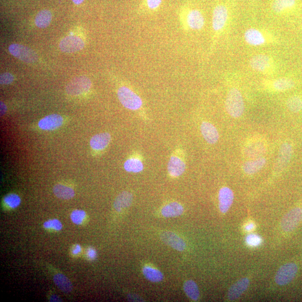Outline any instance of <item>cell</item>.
Instances as JSON below:
<instances>
[{"instance_id":"obj_1","label":"cell","mask_w":302,"mask_h":302,"mask_svg":"<svg viewBox=\"0 0 302 302\" xmlns=\"http://www.w3.org/2000/svg\"><path fill=\"white\" fill-rule=\"evenodd\" d=\"M225 107L227 112L231 117H241L245 110V105L242 95L238 89L232 88L229 91L226 99Z\"/></svg>"},{"instance_id":"obj_2","label":"cell","mask_w":302,"mask_h":302,"mask_svg":"<svg viewBox=\"0 0 302 302\" xmlns=\"http://www.w3.org/2000/svg\"><path fill=\"white\" fill-rule=\"evenodd\" d=\"M267 150V144L262 136H254L248 139L244 144L242 152L244 156L250 159L262 157Z\"/></svg>"},{"instance_id":"obj_3","label":"cell","mask_w":302,"mask_h":302,"mask_svg":"<svg viewBox=\"0 0 302 302\" xmlns=\"http://www.w3.org/2000/svg\"><path fill=\"white\" fill-rule=\"evenodd\" d=\"M118 97L121 104L128 109L137 110L143 105L142 99L127 87L122 86L118 89Z\"/></svg>"},{"instance_id":"obj_4","label":"cell","mask_w":302,"mask_h":302,"mask_svg":"<svg viewBox=\"0 0 302 302\" xmlns=\"http://www.w3.org/2000/svg\"><path fill=\"white\" fill-rule=\"evenodd\" d=\"M11 55L27 64H33L38 60V56L30 48L19 44H12L9 47Z\"/></svg>"},{"instance_id":"obj_5","label":"cell","mask_w":302,"mask_h":302,"mask_svg":"<svg viewBox=\"0 0 302 302\" xmlns=\"http://www.w3.org/2000/svg\"><path fill=\"white\" fill-rule=\"evenodd\" d=\"M299 268L295 263H288L281 266L278 271L275 278V281L277 284L280 286H284L291 283L295 278Z\"/></svg>"},{"instance_id":"obj_6","label":"cell","mask_w":302,"mask_h":302,"mask_svg":"<svg viewBox=\"0 0 302 302\" xmlns=\"http://www.w3.org/2000/svg\"><path fill=\"white\" fill-rule=\"evenodd\" d=\"M302 221V208L296 207L289 211L283 217L281 227L285 233L295 230Z\"/></svg>"},{"instance_id":"obj_7","label":"cell","mask_w":302,"mask_h":302,"mask_svg":"<svg viewBox=\"0 0 302 302\" xmlns=\"http://www.w3.org/2000/svg\"><path fill=\"white\" fill-rule=\"evenodd\" d=\"M92 81L88 77L79 76L74 78L66 86L67 93L72 96H77L88 92L92 87Z\"/></svg>"},{"instance_id":"obj_8","label":"cell","mask_w":302,"mask_h":302,"mask_svg":"<svg viewBox=\"0 0 302 302\" xmlns=\"http://www.w3.org/2000/svg\"><path fill=\"white\" fill-rule=\"evenodd\" d=\"M84 46V41L80 37L74 35L65 37L59 45L62 52L68 53L80 51Z\"/></svg>"},{"instance_id":"obj_9","label":"cell","mask_w":302,"mask_h":302,"mask_svg":"<svg viewBox=\"0 0 302 302\" xmlns=\"http://www.w3.org/2000/svg\"><path fill=\"white\" fill-rule=\"evenodd\" d=\"M229 17V11L227 7L219 4L214 8L213 12L212 27L213 30L218 32L224 28Z\"/></svg>"},{"instance_id":"obj_10","label":"cell","mask_w":302,"mask_h":302,"mask_svg":"<svg viewBox=\"0 0 302 302\" xmlns=\"http://www.w3.org/2000/svg\"><path fill=\"white\" fill-rule=\"evenodd\" d=\"M293 152V149L291 143L285 142L281 144L275 165L277 170H281L287 166L292 159Z\"/></svg>"},{"instance_id":"obj_11","label":"cell","mask_w":302,"mask_h":302,"mask_svg":"<svg viewBox=\"0 0 302 302\" xmlns=\"http://www.w3.org/2000/svg\"><path fill=\"white\" fill-rule=\"evenodd\" d=\"M219 207L221 213L228 212L233 203L234 194L233 190L229 187H223L219 190L218 194Z\"/></svg>"},{"instance_id":"obj_12","label":"cell","mask_w":302,"mask_h":302,"mask_svg":"<svg viewBox=\"0 0 302 302\" xmlns=\"http://www.w3.org/2000/svg\"><path fill=\"white\" fill-rule=\"evenodd\" d=\"M161 239L167 245L176 250L183 251L185 249L186 243L184 240L172 232H164L161 235Z\"/></svg>"},{"instance_id":"obj_13","label":"cell","mask_w":302,"mask_h":302,"mask_svg":"<svg viewBox=\"0 0 302 302\" xmlns=\"http://www.w3.org/2000/svg\"><path fill=\"white\" fill-rule=\"evenodd\" d=\"M64 123V119L59 114H51L46 116L41 119L38 123V126L43 130L52 131L57 129Z\"/></svg>"},{"instance_id":"obj_14","label":"cell","mask_w":302,"mask_h":302,"mask_svg":"<svg viewBox=\"0 0 302 302\" xmlns=\"http://www.w3.org/2000/svg\"><path fill=\"white\" fill-rule=\"evenodd\" d=\"M188 27L193 30H200L204 26V18L201 12L197 9H190L186 16Z\"/></svg>"},{"instance_id":"obj_15","label":"cell","mask_w":302,"mask_h":302,"mask_svg":"<svg viewBox=\"0 0 302 302\" xmlns=\"http://www.w3.org/2000/svg\"><path fill=\"white\" fill-rule=\"evenodd\" d=\"M201 131L205 141L209 144H216L218 141L219 138L218 131L212 123L207 122H202Z\"/></svg>"},{"instance_id":"obj_16","label":"cell","mask_w":302,"mask_h":302,"mask_svg":"<svg viewBox=\"0 0 302 302\" xmlns=\"http://www.w3.org/2000/svg\"><path fill=\"white\" fill-rule=\"evenodd\" d=\"M250 65L255 71L264 72L270 67L271 60L268 56L260 54L252 58Z\"/></svg>"},{"instance_id":"obj_17","label":"cell","mask_w":302,"mask_h":302,"mask_svg":"<svg viewBox=\"0 0 302 302\" xmlns=\"http://www.w3.org/2000/svg\"><path fill=\"white\" fill-rule=\"evenodd\" d=\"M250 284V280L247 278L239 280L232 286L228 292V299L230 301H235L241 297L245 292Z\"/></svg>"},{"instance_id":"obj_18","label":"cell","mask_w":302,"mask_h":302,"mask_svg":"<svg viewBox=\"0 0 302 302\" xmlns=\"http://www.w3.org/2000/svg\"><path fill=\"white\" fill-rule=\"evenodd\" d=\"M168 169L169 175L174 177H179L185 172L186 165L180 157L172 156L169 160Z\"/></svg>"},{"instance_id":"obj_19","label":"cell","mask_w":302,"mask_h":302,"mask_svg":"<svg viewBox=\"0 0 302 302\" xmlns=\"http://www.w3.org/2000/svg\"><path fill=\"white\" fill-rule=\"evenodd\" d=\"M266 163L267 160L263 157L251 159L243 164L242 169L247 175H254L260 171L265 167Z\"/></svg>"},{"instance_id":"obj_20","label":"cell","mask_w":302,"mask_h":302,"mask_svg":"<svg viewBox=\"0 0 302 302\" xmlns=\"http://www.w3.org/2000/svg\"><path fill=\"white\" fill-rule=\"evenodd\" d=\"M244 38L247 44L253 46H260L266 42L263 33L254 28L247 30L244 34Z\"/></svg>"},{"instance_id":"obj_21","label":"cell","mask_w":302,"mask_h":302,"mask_svg":"<svg viewBox=\"0 0 302 302\" xmlns=\"http://www.w3.org/2000/svg\"><path fill=\"white\" fill-rule=\"evenodd\" d=\"M111 139V135L109 133L95 135L90 140L91 147L95 151H101L109 145Z\"/></svg>"},{"instance_id":"obj_22","label":"cell","mask_w":302,"mask_h":302,"mask_svg":"<svg viewBox=\"0 0 302 302\" xmlns=\"http://www.w3.org/2000/svg\"><path fill=\"white\" fill-rule=\"evenodd\" d=\"M133 195L131 193L124 192L115 199L114 207L117 212H121L122 209L129 207L133 202Z\"/></svg>"},{"instance_id":"obj_23","label":"cell","mask_w":302,"mask_h":302,"mask_svg":"<svg viewBox=\"0 0 302 302\" xmlns=\"http://www.w3.org/2000/svg\"><path fill=\"white\" fill-rule=\"evenodd\" d=\"M184 212V208L179 202H172L164 206L161 213L165 217L180 216Z\"/></svg>"},{"instance_id":"obj_24","label":"cell","mask_w":302,"mask_h":302,"mask_svg":"<svg viewBox=\"0 0 302 302\" xmlns=\"http://www.w3.org/2000/svg\"><path fill=\"white\" fill-rule=\"evenodd\" d=\"M53 193L57 198L64 200H71L75 196V193L72 188L61 184H57L54 187Z\"/></svg>"},{"instance_id":"obj_25","label":"cell","mask_w":302,"mask_h":302,"mask_svg":"<svg viewBox=\"0 0 302 302\" xmlns=\"http://www.w3.org/2000/svg\"><path fill=\"white\" fill-rule=\"evenodd\" d=\"M296 0H273L272 9L276 13L290 10L296 5Z\"/></svg>"},{"instance_id":"obj_26","label":"cell","mask_w":302,"mask_h":302,"mask_svg":"<svg viewBox=\"0 0 302 302\" xmlns=\"http://www.w3.org/2000/svg\"><path fill=\"white\" fill-rule=\"evenodd\" d=\"M53 281L61 291L67 293L72 291V283L67 276L62 274H57L54 276Z\"/></svg>"},{"instance_id":"obj_27","label":"cell","mask_w":302,"mask_h":302,"mask_svg":"<svg viewBox=\"0 0 302 302\" xmlns=\"http://www.w3.org/2000/svg\"><path fill=\"white\" fill-rule=\"evenodd\" d=\"M52 19L51 12L48 10H43L38 12L35 19L36 27L45 28L50 24Z\"/></svg>"},{"instance_id":"obj_28","label":"cell","mask_w":302,"mask_h":302,"mask_svg":"<svg viewBox=\"0 0 302 302\" xmlns=\"http://www.w3.org/2000/svg\"><path fill=\"white\" fill-rule=\"evenodd\" d=\"M184 290L186 295L190 300L197 301L200 296V290L196 282L192 280H189L184 283Z\"/></svg>"},{"instance_id":"obj_29","label":"cell","mask_w":302,"mask_h":302,"mask_svg":"<svg viewBox=\"0 0 302 302\" xmlns=\"http://www.w3.org/2000/svg\"><path fill=\"white\" fill-rule=\"evenodd\" d=\"M143 274L145 278L152 282H160L164 279L163 273L154 268L146 266L143 268Z\"/></svg>"},{"instance_id":"obj_30","label":"cell","mask_w":302,"mask_h":302,"mask_svg":"<svg viewBox=\"0 0 302 302\" xmlns=\"http://www.w3.org/2000/svg\"><path fill=\"white\" fill-rule=\"evenodd\" d=\"M124 168L127 172L138 173L143 171L144 166L143 163L139 159L131 158L126 161L124 164Z\"/></svg>"},{"instance_id":"obj_31","label":"cell","mask_w":302,"mask_h":302,"mask_svg":"<svg viewBox=\"0 0 302 302\" xmlns=\"http://www.w3.org/2000/svg\"><path fill=\"white\" fill-rule=\"evenodd\" d=\"M295 86V82L289 78H280L273 82L272 86L278 92H284L292 89Z\"/></svg>"},{"instance_id":"obj_32","label":"cell","mask_w":302,"mask_h":302,"mask_svg":"<svg viewBox=\"0 0 302 302\" xmlns=\"http://www.w3.org/2000/svg\"><path fill=\"white\" fill-rule=\"evenodd\" d=\"M288 109L293 113H299L302 110V98L299 96H293L287 101Z\"/></svg>"},{"instance_id":"obj_33","label":"cell","mask_w":302,"mask_h":302,"mask_svg":"<svg viewBox=\"0 0 302 302\" xmlns=\"http://www.w3.org/2000/svg\"><path fill=\"white\" fill-rule=\"evenodd\" d=\"M5 204L11 209L17 208L21 203V199L15 194H10L3 199Z\"/></svg>"},{"instance_id":"obj_34","label":"cell","mask_w":302,"mask_h":302,"mask_svg":"<svg viewBox=\"0 0 302 302\" xmlns=\"http://www.w3.org/2000/svg\"><path fill=\"white\" fill-rule=\"evenodd\" d=\"M86 214L84 210H73L71 214V221L74 224L80 225L85 220Z\"/></svg>"},{"instance_id":"obj_35","label":"cell","mask_w":302,"mask_h":302,"mask_svg":"<svg viewBox=\"0 0 302 302\" xmlns=\"http://www.w3.org/2000/svg\"><path fill=\"white\" fill-rule=\"evenodd\" d=\"M43 226L45 229L48 230H52L57 231H61L63 229V224L59 220V219H50L44 223Z\"/></svg>"},{"instance_id":"obj_36","label":"cell","mask_w":302,"mask_h":302,"mask_svg":"<svg viewBox=\"0 0 302 302\" xmlns=\"http://www.w3.org/2000/svg\"><path fill=\"white\" fill-rule=\"evenodd\" d=\"M163 0H144V5L148 11H155L159 9Z\"/></svg>"},{"instance_id":"obj_37","label":"cell","mask_w":302,"mask_h":302,"mask_svg":"<svg viewBox=\"0 0 302 302\" xmlns=\"http://www.w3.org/2000/svg\"><path fill=\"white\" fill-rule=\"evenodd\" d=\"M246 241L250 246H258L262 242V239L258 235L251 234L247 235Z\"/></svg>"},{"instance_id":"obj_38","label":"cell","mask_w":302,"mask_h":302,"mask_svg":"<svg viewBox=\"0 0 302 302\" xmlns=\"http://www.w3.org/2000/svg\"><path fill=\"white\" fill-rule=\"evenodd\" d=\"M14 80V77L9 72L3 73L0 76V82L2 85H9Z\"/></svg>"},{"instance_id":"obj_39","label":"cell","mask_w":302,"mask_h":302,"mask_svg":"<svg viewBox=\"0 0 302 302\" xmlns=\"http://www.w3.org/2000/svg\"><path fill=\"white\" fill-rule=\"evenodd\" d=\"M87 255L90 259H94L97 257V252L93 248H89L87 251Z\"/></svg>"},{"instance_id":"obj_40","label":"cell","mask_w":302,"mask_h":302,"mask_svg":"<svg viewBox=\"0 0 302 302\" xmlns=\"http://www.w3.org/2000/svg\"><path fill=\"white\" fill-rule=\"evenodd\" d=\"M128 297H129L130 301H134V302H141V301H143L142 299H141V298H140L139 296H136V295H130L128 296Z\"/></svg>"},{"instance_id":"obj_41","label":"cell","mask_w":302,"mask_h":302,"mask_svg":"<svg viewBox=\"0 0 302 302\" xmlns=\"http://www.w3.org/2000/svg\"><path fill=\"white\" fill-rule=\"evenodd\" d=\"M81 251V246L79 245H76L75 246L73 247V249L72 252L73 255H77L80 253Z\"/></svg>"},{"instance_id":"obj_42","label":"cell","mask_w":302,"mask_h":302,"mask_svg":"<svg viewBox=\"0 0 302 302\" xmlns=\"http://www.w3.org/2000/svg\"><path fill=\"white\" fill-rule=\"evenodd\" d=\"M1 104V115H3L5 114L7 111V107L5 104L2 101L0 102Z\"/></svg>"},{"instance_id":"obj_43","label":"cell","mask_w":302,"mask_h":302,"mask_svg":"<svg viewBox=\"0 0 302 302\" xmlns=\"http://www.w3.org/2000/svg\"><path fill=\"white\" fill-rule=\"evenodd\" d=\"M51 302H62L60 298L57 296H52L50 299Z\"/></svg>"},{"instance_id":"obj_44","label":"cell","mask_w":302,"mask_h":302,"mask_svg":"<svg viewBox=\"0 0 302 302\" xmlns=\"http://www.w3.org/2000/svg\"><path fill=\"white\" fill-rule=\"evenodd\" d=\"M254 227L255 225L254 224H252V223H251V224L246 226L245 229L247 231H250L252 230H253L254 229Z\"/></svg>"},{"instance_id":"obj_45","label":"cell","mask_w":302,"mask_h":302,"mask_svg":"<svg viewBox=\"0 0 302 302\" xmlns=\"http://www.w3.org/2000/svg\"><path fill=\"white\" fill-rule=\"evenodd\" d=\"M73 2L76 5H80L82 2L84 1V0H72Z\"/></svg>"}]
</instances>
